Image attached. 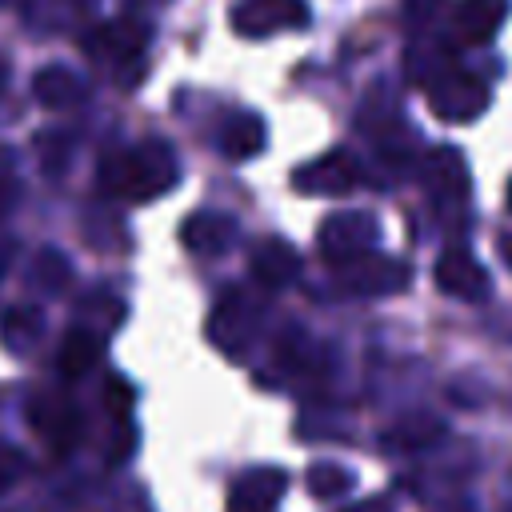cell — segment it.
Listing matches in <instances>:
<instances>
[{
    "label": "cell",
    "instance_id": "obj_31",
    "mask_svg": "<svg viewBox=\"0 0 512 512\" xmlns=\"http://www.w3.org/2000/svg\"><path fill=\"white\" fill-rule=\"evenodd\" d=\"M340 512H392V504L384 496H368V500H356V504H348Z\"/></svg>",
    "mask_w": 512,
    "mask_h": 512
},
{
    "label": "cell",
    "instance_id": "obj_20",
    "mask_svg": "<svg viewBox=\"0 0 512 512\" xmlns=\"http://www.w3.org/2000/svg\"><path fill=\"white\" fill-rule=\"evenodd\" d=\"M44 332V312L36 304H16L0 320V340L8 352H28Z\"/></svg>",
    "mask_w": 512,
    "mask_h": 512
},
{
    "label": "cell",
    "instance_id": "obj_10",
    "mask_svg": "<svg viewBox=\"0 0 512 512\" xmlns=\"http://www.w3.org/2000/svg\"><path fill=\"white\" fill-rule=\"evenodd\" d=\"M432 276H436V288L444 296H456V300H488V292H492V280H488L484 264L464 244L444 248Z\"/></svg>",
    "mask_w": 512,
    "mask_h": 512
},
{
    "label": "cell",
    "instance_id": "obj_37",
    "mask_svg": "<svg viewBox=\"0 0 512 512\" xmlns=\"http://www.w3.org/2000/svg\"><path fill=\"white\" fill-rule=\"evenodd\" d=\"M232 512H236V508H232Z\"/></svg>",
    "mask_w": 512,
    "mask_h": 512
},
{
    "label": "cell",
    "instance_id": "obj_8",
    "mask_svg": "<svg viewBox=\"0 0 512 512\" xmlns=\"http://www.w3.org/2000/svg\"><path fill=\"white\" fill-rule=\"evenodd\" d=\"M28 424L52 452H68L80 440L84 416L76 412V404L64 392H36L28 404Z\"/></svg>",
    "mask_w": 512,
    "mask_h": 512
},
{
    "label": "cell",
    "instance_id": "obj_30",
    "mask_svg": "<svg viewBox=\"0 0 512 512\" xmlns=\"http://www.w3.org/2000/svg\"><path fill=\"white\" fill-rule=\"evenodd\" d=\"M16 200H20V184L12 176H0V220L16 208Z\"/></svg>",
    "mask_w": 512,
    "mask_h": 512
},
{
    "label": "cell",
    "instance_id": "obj_7",
    "mask_svg": "<svg viewBox=\"0 0 512 512\" xmlns=\"http://www.w3.org/2000/svg\"><path fill=\"white\" fill-rule=\"evenodd\" d=\"M232 28L248 40L296 32V28H308V4L304 0H244L232 12Z\"/></svg>",
    "mask_w": 512,
    "mask_h": 512
},
{
    "label": "cell",
    "instance_id": "obj_13",
    "mask_svg": "<svg viewBox=\"0 0 512 512\" xmlns=\"http://www.w3.org/2000/svg\"><path fill=\"white\" fill-rule=\"evenodd\" d=\"M248 272H252V280H256L264 292H280V288H288V284L300 276V252H296L292 244L268 236V240H260V244L252 248Z\"/></svg>",
    "mask_w": 512,
    "mask_h": 512
},
{
    "label": "cell",
    "instance_id": "obj_25",
    "mask_svg": "<svg viewBox=\"0 0 512 512\" xmlns=\"http://www.w3.org/2000/svg\"><path fill=\"white\" fill-rule=\"evenodd\" d=\"M304 484H308V492H312L316 500H336V496H348V492L356 488V472L344 468V464H328V460H320V464L308 468Z\"/></svg>",
    "mask_w": 512,
    "mask_h": 512
},
{
    "label": "cell",
    "instance_id": "obj_4",
    "mask_svg": "<svg viewBox=\"0 0 512 512\" xmlns=\"http://www.w3.org/2000/svg\"><path fill=\"white\" fill-rule=\"evenodd\" d=\"M428 100H432V112H436L440 120H448V124H468V120L484 116L492 92H488V84H484L480 76H472V72H464V68L452 64L440 80L428 84Z\"/></svg>",
    "mask_w": 512,
    "mask_h": 512
},
{
    "label": "cell",
    "instance_id": "obj_32",
    "mask_svg": "<svg viewBox=\"0 0 512 512\" xmlns=\"http://www.w3.org/2000/svg\"><path fill=\"white\" fill-rule=\"evenodd\" d=\"M500 260L512 268V232H504V236H500Z\"/></svg>",
    "mask_w": 512,
    "mask_h": 512
},
{
    "label": "cell",
    "instance_id": "obj_11",
    "mask_svg": "<svg viewBox=\"0 0 512 512\" xmlns=\"http://www.w3.org/2000/svg\"><path fill=\"white\" fill-rule=\"evenodd\" d=\"M420 184L436 204H460L468 196V164L452 144L432 148L420 160Z\"/></svg>",
    "mask_w": 512,
    "mask_h": 512
},
{
    "label": "cell",
    "instance_id": "obj_34",
    "mask_svg": "<svg viewBox=\"0 0 512 512\" xmlns=\"http://www.w3.org/2000/svg\"><path fill=\"white\" fill-rule=\"evenodd\" d=\"M4 88H8V60L0 56V96H4Z\"/></svg>",
    "mask_w": 512,
    "mask_h": 512
},
{
    "label": "cell",
    "instance_id": "obj_6",
    "mask_svg": "<svg viewBox=\"0 0 512 512\" xmlns=\"http://www.w3.org/2000/svg\"><path fill=\"white\" fill-rule=\"evenodd\" d=\"M376 236H380L376 216H368V212H336V216H328V220L320 224L316 248H320V256L336 268V264H344V260H352V256H360V252H368V248L376 244Z\"/></svg>",
    "mask_w": 512,
    "mask_h": 512
},
{
    "label": "cell",
    "instance_id": "obj_28",
    "mask_svg": "<svg viewBox=\"0 0 512 512\" xmlns=\"http://www.w3.org/2000/svg\"><path fill=\"white\" fill-rule=\"evenodd\" d=\"M440 8H444V0H408V8H404L408 28H428Z\"/></svg>",
    "mask_w": 512,
    "mask_h": 512
},
{
    "label": "cell",
    "instance_id": "obj_27",
    "mask_svg": "<svg viewBox=\"0 0 512 512\" xmlns=\"http://www.w3.org/2000/svg\"><path fill=\"white\" fill-rule=\"evenodd\" d=\"M24 476V452L16 444H0V496Z\"/></svg>",
    "mask_w": 512,
    "mask_h": 512
},
{
    "label": "cell",
    "instance_id": "obj_19",
    "mask_svg": "<svg viewBox=\"0 0 512 512\" xmlns=\"http://www.w3.org/2000/svg\"><path fill=\"white\" fill-rule=\"evenodd\" d=\"M84 92H88V88H84L80 72H72L68 64H48V68H40V72L32 76V96H36L44 108H52V112L80 104Z\"/></svg>",
    "mask_w": 512,
    "mask_h": 512
},
{
    "label": "cell",
    "instance_id": "obj_14",
    "mask_svg": "<svg viewBox=\"0 0 512 512\" xmlns=\"http://www.w3.org/2000/svg\"><path fill=\"white\" fill-rule=\"evenodd\" d=\"M284 492H288V472L260 464V468H248L232 484V508L236 512H272Z\"/></svg>",
    "mask_w": 512,
    "mask_h": 512
},
{
    "label": "cell",
    "instance_id": "obj_16",
    "mask_svg": "<svg viewBox=\"0 0 512 512\" xmlns=\"http://www.w3.org/2000/svg\"><path fill=\"white\" fill-rule=\"evenodd\" d=\"M264 144H268V128L256 112H228L216 128V148L228 160H252L264 152Z\"/></svg>",
    "mask_w": 512,
    "mask_h": 512
},
{
    "label": "cell",
    "instance_id": "obj_29",
    "mask_svg": "<svg viewBox=\"0 0 512 512\" xmlns=\"http://www.w3.org/2000/svg\"><path fill=\"white\" fill-rule=\"evenodd\" d=\"M104 396H108V408H116L120 416H124V412L132 408V388H128V384H124L120 376H112V380L104 384Z\"/></svg>",
    "mask_w": 512,
    "mask_h": 512
},
{
    "label": "cell",
    "instance_id": "obj_36",
    "mask_svg": "<svg viewBox=\"0 0 512 512\" xmlns=\"http://www.w3.org/2000/svg\"><path fill=\"white\" fill-rule=\"evenodd\" d=\"M8 4H16V0H0V8H8Z\"/></svg>",
    "mask_w": 512,
    "mask_h": 512
},
{
    "label": "cell",
    "instance_id": "obj_5",
    "mask_svg": "<svg viewBox=\"0 0 512 512\" xmlns=\"http://www.w3.org/2000/svg\"><path fill=\"white\" fill-rule=\"evenodd\" d=\"M144 44H148V28L132 16H116V20H104L96 24L88 36H84V52L104 64V68H132L144 60Z\"/></svg>",
    "mask_w": 512,
    "mask_h": 512
},
{
    "label": "cell",
    "instance_id": "obj_3",
    "mask_svg": "<svg viewBox=\"0 0 512 512\" xmlns=\"http://www.w3.org/2000/svg\"><path fill=\"white\" fill-rule=\"evenodd\" d=\"M332 276L352 296H392V292H404L408 280H412V272H408L404 260L384 256V252H372V248L360 252V256H352V260H344V264H336Z\"/></svg>",
    "mask_w": 512,
    "mask_h": 512
},
{
    "label": "cell",
    "instance_id": "obj_12",
    "mask_svg": "<svg viewBox=\"0 0 512 512\" xmlns=\"http://www.w3.org/2000/svg\"><path fill=\"white\" fill-rule=\"evenodd\" d=\"M240 240V224L224 212H192L180 224V244L192 256H224Z\"/></svg>",
    "mask_w": 512,
    "mask_h": 512
},
{
    "label": "cell",
    "instance_id": "obj_18",
    "mask_svg": "<svg viewBox=\"0 0 512 512\" xmlns=\"http://www.w3.org/2000/svg\"><path fill=\"white\" fill-rule=\"evenodd\" d=\"M440 440H444V420H436L432 412H408V416L392 420L380 436V444L388 452H424Z\"/></svg>",
    "mask_w": 512,
    "mask_h": 512
},
{
    "label": "cell",
    "instance_id": "obj_17",
    "mask_svg": "<svg viewBox=\"0 0 512 512\" xmlns=\"http://www.w3.org/2000/svg\"><path fill=\"white\" fill-rule=\"evenodd\" d=\"M104 356V332L100 328H88V324H76L64 332L60 340V352H56V368L64 380H80L88 376Z\"/></svg>",
    "mask_w": 512,
    "mask_h": 512
},
{
    "label": "cell",
    "instance_id": "obj_33",
    "mask_svg": "<svg viewBox=\"0 0 512 512\" xmlns=\"http://www.w3.org/2000/svg\"><path fill=\"white\" fill-rule=\"evenodd\" d=\"M8 264H12V244H8V240H0V280H4Z\"/></svg>",
    "mask_w": 512,
    "mask_h": 512
},
{
    "label": "cell",
    "instance_id": "obj_21",
    "mask_svg": "<svg viewBox=\"0 0 512 512\" xmlns=\"http://www.w3.org/2000/svg\"><path fill=\"white\" fill-rule=\"evenodd\" d=\"M276 360H280V368H288V372L300 376V380L324 372V356H320L316 340H312L308 332H296V328L284 332V340H280V348H276Z\"/></svg>",
    "mask_w": 512,
    "mask_h": 512
},
{
    "label": "cell",
    "instance_id": "obj_24",
    "mask_svg": "<svg viewBox=\"0 0 512 512\" xmlns=\"http://www.w3.org/2000/svg\"><path fill=\"white\" fill-rule=\"evenodd\" d=\"M452 68V52L444 48V44H428V40H416L412 48H408V76L416 80V84H432V80H440L444 72Z\"/></svg>",
    "mask_w": 512,
    "mask_h": 512
},
{
    "label": "cell",
    "instance_id": "obj_26",
    "mask_svg": "<svg viewBox=\"0 0 512 512\" xmlns=\"http://www.w3.org/2000/svg\"><path fill=\"white\" fill-rule=\"evenodd\" d=\"M68 152H72V132H40L36 136V156L48 172H60Z\"/></svg>",
    "mask_w": 512,
    "mask_h": 512
},
{
    "label": "cell",
    "instance_id": "obj_23",
    "mask_svg": "<svg viewBox=\"0 0 512 512\" xmlns=\"http://www.w3.org/2000/svg\"><path fill=\"white\" fill-rule=\"evenodd\" d=\"M28 280H32L40 292L56 296V292H64V288H68V280H72V264H68V256H64V252H56V248H40V252L32 256Z\"/></svg>",
    "mask_w": 512,
    "mask_h": 512
},
{
    "label": "cell",
    "instance_id": "obj_1",
    "mask_svg": "<svg viewBox=\"0 0 512 512\" xmlns=\"http://www.w3.org/2000/svg\"><path fill=\"white\" fill-rule=\"evenodd\" d=\"M176 180H180V160L164 140H144L100 160V188L124 204L160 200L164 192L176 188Z\"/></svg>",
    "mask_w": 512,
    "mask_h": 512
},
{
    "label": "cell",
    "instance_id": "obj_2",
    "mask_svg": "<svg viewBox=\"0 0 512 512\" xmlns=\"http://www.w3.org/2000/svg\"><path fill=\"white\" fill-rule=\"evenodd\" d=\"M260 328H264V304L248 288L220 292V300L208 316V340L224 356H244L252 348V340L260 336Z\"/></svg>",
    "mask_w": 512,
    "mask_h": 512
},
{
    "label": "cell",
    "instance_id": "obj_22",
    "mask_svg": "<svg viewBox=\"0 0 512 512\" xmlns=\"http://www.w3.org/2000/svg\"><path fill=\"white\" fill-rule=\"evenodd\" d=\"M84 236L100 252H128V228H124L120 212H112V208H92L84 216Z\"/></svg>",
    "mask_w": 512,
    "mask_h": 512
},
{
    "label": "cell",
    "instance_id": "obj_9",
    "mask_svg": "<svg viewBox=\"0 0 512 512\" xmlns=\"http://www.w3.org/2000/svg\"><path fill=\"white\" fill-rule=\"evenodd\" d=\"M360 184V164L348 152H324L296 168L292 188L304 196H348Z\"/></svg>",
    "mask_w": 512,
    "mask_h": 512
},
{
    "label": "cell",
    "instance_id": "obj_35",
    "mask_svg": "<svg viewBox=\"0 0 512 512\" xmlns=\"http://www.w3.org/2000/svg\"><path fill=\"white\" fill-rule=\"evenodd\" d=\"M504 200H508V208H512V180H508V192H504Z\"/></svg>",
    "mask_w": 512,
    "mask_h": 512
},
{
    "label": "cell",
    "instance_id": "obj_15",
    "mask_svg": "<svg viewBox=\"0 0 512 512\" xmlns=\"http://www.w3.org/2000/svg\"><path fill=\"white\" fill-rule=\"evenodd\" d=\"M508 16V0H460L452 16V36L460 44H488Z\"/></svg>",
    "mask_w": 512,
    "mask_h": 512
}]
</instances>
